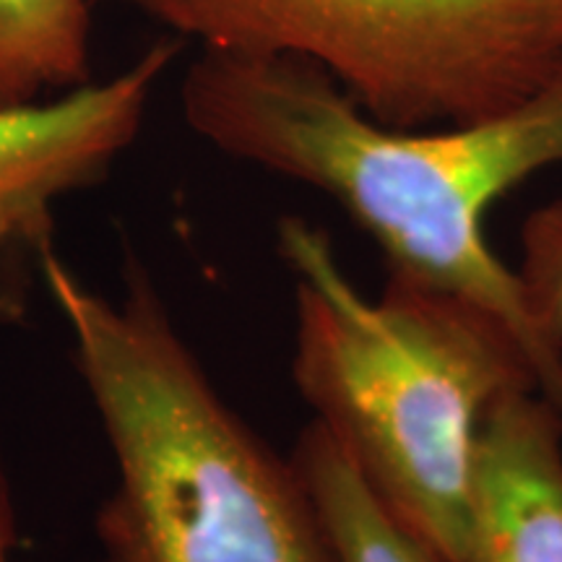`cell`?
Wrapping results in <instances>:
<instances>
[{
    "label": "cell",
    "instance_id": "obj_1",
    "mask_svg": "<svg viewBox=\"0 0 562 562\" xmlns=\"http://www.w3.org/2000/svg\"><path fill=\"white\" fill-rule=\"evenodd\" d=\"M180 110L211 149L328 195L391 273L453 292L503 323L562 417V364L533 331L516 271L484 232L492 203L562 167V74L501 115L393 128L297 58L203 50Z\"/></svg>",
    "mask_w": 562,
    "mask_h": 562
},
{
    "label": "cell",
    "instance_id": "obj_2",
    "mask_svg": "<svg viewBox=\"0 0 562 562\" xmlns=\"http://www.w3.org/2000/svg\"><path fill=\"white\" fill-rule=\"evenodd\" d=\"M42 290L110 448L102 562H336L297 461L232 409L144 266L108 294L55 250Z\"/></svg>",
    "mask_w": 562,
    "mask_h": 562
},
{
    "label": "cell",
    "instance_id": "obj_3",
    "mask_svg": "<svg viewBox=\"0 0 562 562\" xmlns=\"http://www.w3.org/2000/svg\"><path fill=\"white\" fill-rule=\"evenodd\" d=\"M277 248L292 277V381L385 508L459 562L474 459L490 406L539 391L521 344L459 294L389 273L378 297L344 269L326 229L284 216Z\"/></svg>",
    "mask_w": 562,
    "mask_h": 562
},
{
    "label": "cell",
    "instance_id": "obj_4",
    "mask_svg": "<svg viewBox=\"0 0 562 562\" xmlns=\"http://www.w3.org/2000/svg\"><path fill=\"white\" fill-rule=\"evenodd\" d=\"M115 3L203 50L313 63L393 128L484 121L562 74V0Z\"/></svg>",
    "mask_w": 562,
    "mask_h": 562
},
{
    "label": "cell",
    "instance_id": "obj_5",
    "mask_svg": "<svg viewBox=\"0 0 562 562\" xmlns=\"http://www.w3.org/2000/svg\"><path fill=\"white\" fill-rule=\"evenodd\" d=\"M180 45L161 40L112 79L0 110V321L30 313L55 252L60 203L94 188L136 144Z\"/></svg>",
    "mask_w": 562,
    "mask_h": 562
},
{
    "label": "cell",
    "instance_id": "obj_6",
    "mask_svg": "<svg viewBox=\"0 0 562 562\" xmlns=\"http://www.w3.org/2000/svg\"><path fill=\"white\" fill-rule=\"evenodd\" d=\"M459 562H562V417L539 391L505 393L482 422Z\"/></svg>",
    "mask_w": 562,
    "mask_h": 562
},
{
    "label": "cell",
    "instance_id": "obj_7",
    "mask_svg": "<svg viewBox=\"0 0 562 562\" xmlns=\"http://www.w3.org/2000/svg\"><path fill=\"white\" fill-rule=\"evenodd\" d=\"M292 459L313 492L336 562H451L385 508L318 422L302 430Z\"/></svg>",
    "mask_w": 562,
    "mask_h": 562
},
{
    "label": "cell",
    "instance_id": "obj_8",
    "mask_svg": "<svg viewBox=\"0 0 562 562\" xmlns=\"http://www.w3.org/2000/svg\"><path fill=\"white\" fill-rule=\"evenodd\" d=\"M91 81L89 0H0V110Z\"/></svg>",
    "mask_w": 562,
    "mask_h": 562
},
{
    "label": "cell",
    "instance_id": "obj_9",
    "mask_svg": "<svg viewBox=\"0 0 562 562\" xmlns=\"http://www.w3.org/2000/svg\"><path fill=\"white\" fill-rule=\"evenodd\" d=\"M513 271L533 331L562 364V199L526 216L521 263Z\"/></svg>",
    "mask_w": 562,
    "mask_h": 562
},
{
    "label": "cell",
    "instance_id": "obj_10",
    "mask_svg": "<svg viewBox=\"0 0 562 562\" xmlns=\"http://www.w3.org/2000/svg\"><path fill=\"white\" fill-rule=\"evenodd\" d=\"M21 542V524L13 497V482L9 472V459L0 442V562H13Z\"/></svg>",
    "mask_w": 562,
    "mask_h": 562
}]
</instances>
